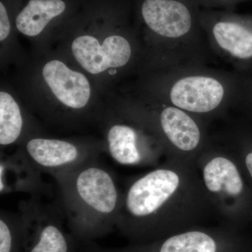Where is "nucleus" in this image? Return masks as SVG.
<instances>
[{"instance_id": "nucleus-4", "label": "nucleus", "mask_w": 252, "mask_h": 252, "mask_svg": "<svg viewBox=\"0 0 252 252\" xmlns=\"http://www.w3.org/2000/svg\"><path fill=\"white\" fill-rule=\"evenodd\" d=\"M243 73L191 65L154 73L150 94L205 122L238 105Z\"/></svg>"}, {"instance_id": "nucleus-17", "label": "nucleus", "mask_w": 252, "mask_h": 252, "mask_svg": "<svg viewBox=\"0 0 252 252\" xmlns=\"http://www.w3.org/2000/svg\"><path fill=\"white\" fill-rule=\"evenodd\" d=\"M0 252H24L19 214L1 210Z\"/></svg>"}, {"instance_id": "nucleus-16", "label": "nucleus", "mask_w": 252, "mask_h": 252, "mask_svg": "<svg viewBox=\"0 0 252 252\" xmlns=\"http://www.w3.org/2000/svg\"><path fill=\"white\" fill-rule=\"evenodd\" d=\"M25 128L22 112L8 93H0V145L7 147L21 141Z\"/></svg>"}, {"instance_id": "nucleus-5", "label": "nucleus", "mask_w": 252, "mask_h": 252, "mask_svg": "<svg viewBox=\"0 0 252 252\" xmlns=\"http://www.w3.org/2000/svg\"><path fill=\"white\" fill-rule=\"evenodd\" d=\"M147 100L129 104L124 112L147 129L164 152L184 161L203 152L207 142L205 122L151 94Z\"/></svg>"}, {"instance_id": "nucleus-8", "label": "nucleus", "mask_w": 252, "mask_h": 252, "mask_svg": "<svg viewBox=\"0 0 252 252\" xmlns=\"http://www.w3.org/2000/svg\"><path fill=\"white\" fill-rule=\"evenodd\" d=\"M18 210L24 252H79L77 241L64 230L62 215L56 205L31 197L20 202Z\"/></svg>"}, {"instance_id": "nucleus-18", "label": "nucleus", "mask_w": 252, "mask_h": 252, "mask_svg": "<svg viewBox=\"0 0 252 252\" xmlns=\"http://www.w3.org/2000/svg\"><path fill=\"white\" fill-rule=\"evenodd\" d=\"M238 105L252 109V74L250 72L243 73V84Z\"/></svg>"}, {"instance_id": "nucleus-21", "label": "nucleus", "mask_w": 252, "mask_h": 252, "mask_svg": "<svg viewBox=\"0 0 252 252\" xmlns=\"http://www.w3.org/2000/svg\"><path fill=\"white\" fill-rule=\"evenodd\" d=\"M245 164H246L247 168H248L252 178V150L246 156Z\"/></svg>"}, {"instance_id": "nucleus-2", "label": "nucleus", "mask_w": 252, "mask_h": 252, "mask_svg": "<svg viewBox=\"0 0 252 252\" xmlns=\"http://www.w3.org/2000/svg\"><path fill=\"white\" fill-rule=\"evenodd\" d=\"M198 0H140L147 63L154 72L206 65L209 48L200 24Z\"/></svg>"}, {"instance_id": "nucleus-10", "label": "nucleus", "mask_w": 252, "mask_h": 252, "mask_svg": "<svg viewBox=\"0 0 252 252\" xmlns=\"http://www.w3.org/2000/svg\"><path fill=\"white\" fill-rule=\"evenodd\" d=\"M126 114L128 120L113 122L107 127L104 152L120 165H155L164 152L161 145L147 129Z\"/></svg>"}, {"instance_id": "nucleus-14", "label": "nucleus", "mask_w": 252, "mask_h": 252, "mask_svg": "<svg viewBox=\"0 0 252 252\" xmlns=\"http://www.w3.org/2000/svg\"><path fill=\"white\" fill-rule=\"evenodd\" d=\"M42 172L30 162L18 149L12 156L1 154L0 160V193H26L40 198L49 191Z\"/></svg>"}, {"instance_id": "nucleus-11", "label": "nucleus", "mask_w": 252, "mask_h": 252, "mask_svg": "<svg viewBox=\"0 0 252 252\" xmlns=\"http://www.w3.org/2000/svg\"><path fill=\"white\" fill-rule=\"evenodd\" d=\"M134 44L127 34H112L102 44L97 38L86 34L75 38L71 49L74 59L86 72L97 74L109 69L127 67L135 57Z\"/></svg>"}, {"instance_id": "nucleus-12", "label": "nucleus", "mask_w": 252, "mask_h": 252, "mask_svg": "<svg viewBox=\"0 0 252 252\" xmlns=\"http://www.w3.org/2000/svg\"><path fill=\"white\" fill-rule=\"evenodd\" d=\"M202 169V184L209 201L228 220L230 210L242 195L244 183L235 162L228 156L213 153Z\"/></svg>"}, {"instance_id": "nucleus-15", "label": "nucleus", "mask_w": 252, "mask_h": 252, "mask_svg": "<svg viewBox=\"0 0 252 252\" xmlns=\"http://www.w3.org/2000/svg\"><path fill=\"white\" fill-rule=\"evenodd\" d=\"M63 0H30L16 18L18 31L24 35L36 36L54 18L65 11Z\"/></svg>"}, {"instance_id": "nucleus-19", "label": "nucleus", "mask_w": 252, "mask_h": 252, "mask_svg": "<svg viewBox=\"0 0 252 252\" xmlns=\"http://www.w3.org/2000/svg\"><path fill=\"white\" fill-rule=\"evenodd\" d=\"M248 0H198L203 9L231 10L236 5Z\"/></svg>"}, {"instance_id": "nucleus-20", "label": "nucleus", "mask_w": 252, "mask_h": 252, "mask_svg": "<svg viewBox=\"0 0 252 252\" xmlns=\"http://www.w3.org/2000/svg\"><path fill=\"white\" fill-rule=\"evenodd\" d=\"M11 26L7 11L2 2H0V41H4L9 35Z\"/></svg>"}, {"instance_id": "nucleus-7", "label": "nucleus", "mask_w": 252, "mask_h": 252, "mask_svg": "<svg viewBox=\"0 0 252 252\" xmlns=\"http://www.w3.org/2000/svg\"><path fill=\"white\" fill-rule=\"evenodd\" d=\"M79 252H244L243 244L229 225L196 226L149 243L129 244L121 248H104L94 241L78 243Z\"/></svg>"}, {"instance_id": "nucleus-3", "label": "nucleus", "mask_w": 252, "mask_h": 252, "mask_svg": "<svg viewBox=\"0 0 252 252\" xmlns=\"http://www.w3.org/2000/svg\"><path fill=\"white\" fill-rule=\"evenodd\" d=\"M53 177L68 228L77 243L102 238L117 226L122 193L98 159Z\"/></svg>"}, {"instance_id": "nucleus-13", "label": "nucleus", "mask_w": 252, "mask_h": 252, "mask_svg": "<svg viewBox=\"0 0 252 252\" xmlns=\"http://www.w3.org/2000/svg\"><path fill=\"white\" fill-rule=\"evenodd\" d=\"M42 75L60 104L73 113H82L91 99L90 83L82 73L72 70L62 61L46 63Z\"/></svg>"}, {"instance_id": "nucleus-9", "label": "nucleus", "mask_w": 252, "mask_h": 252, "mask_svg": "<svg viewBox=\"0 0 252 252\" xmlns=\"http://www.w3.org/2000/svg\"><path fill=\"white\" fill-rule=\"evenodd\" d=\"M19 149L37 170L51 176L97 160L104 152V145L101 144L37 136L28 137Z\"/></svg>"}, {"instance_id": "nucleus-1", "label": "nucleus", "mask_w": 252, "mask_h": 252, "mask_svg": "<svg viewBox=\"0 0 252 252\" xmlns=\"http://www.w3.org/2000/svg\"><path fill=\"white\" fill-rule=\"evenodd\" d=\"M179 160L132 181L122 193L116 228L130 244L198 226L209 201L201 181Z\"/></svg>"}, {"instance_id": "nucleus-6", "label": "nucleus", "mask_w": 252, "mask_h": 252, "mask_svg": "<svg viewBox=\"0 0 252 252\" xmlns=\"http://www.w3.org/2000/svg\"><path fill=\"white\" fill-rule=\"evenodd\" d=\"M200 24L210 51L240 73L252 67V15L203 9Z\"/></svg>"}]
</instances>
